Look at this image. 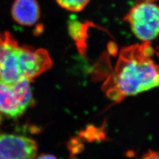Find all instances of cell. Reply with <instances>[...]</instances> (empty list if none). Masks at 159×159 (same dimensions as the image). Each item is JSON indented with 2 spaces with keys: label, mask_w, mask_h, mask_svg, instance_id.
Returning a JSON list of instances; mask_svg holds the SVG:
<instances>
[{
  "label": "cell",
  "mask_w": 159,
  "mask_h": 159,
  "mask_svg": "<svg viewBox=\"0 0 159 159\" xmlns=\"http://www.w3.org/2000/svg\"><path fill=\"white\" fill-rule=\"evenodd\" d=\"M15 21L23 26H31L39 20L41 11L36 0H15L11 7Z\"/></svg>",
  "instance_id": "obj_5"
},
{
  "label": "cell",
  "mask_w": 159,
  "mask_h": 159,
  "mask_svg": "<svg viewBox=\"0 0 159 159\" xmlns=\"http://www.w3.org/2000/svg\"><path fill=\"white\" fill-rule=\"evenodd\" d=\"M140 159H159V151L149 150L144 154Z\"/></svg>",
  "instance_id": "obj_7"
},
{
  "label": "cell",
  "mask_w": 159,
  "mask_h": 159,
  "mask_svg": "<svg viewBox=\"0 0 159 159\" xmlns=\"http://www.w3.org/2000/svg\"><path fill=\"white\" fill-rule=\"evenodd\" d=\"M155 51L148 42L123 48L112 74L103 84L107 96L120 102L159 86V65L152 58Z\"/></svg>",
  "instance_id": "obj_1"
},
{
  "label": "cell",
  "mask_w": 159,
  "mask_h": 159,
  "mask_svg": "<svg viewBox=\"0 0 159 159\" xmlns=\"http://www.w3.org/2000/svg\"><path fill=\"white\" fill-rule=\"evenodd\" d=\"M0 159H11L6 153H5L2 151L0 150Z\"/></svg>",
  "instance_id": "obj_9"
},
{
  "label": "cell",
  "mask_w": 159,
  "mask_h": 159,
  "mask_svg": "<svg viewBox=\"0 0 159 159\" xmlns=\"http://www.w3.org/2000/svg\"><path fill=\"white\" fill-rule=\"evenodd\" d=\"M35 159H58L55 156L50 154H43V155H39L36 157Z\"/></svg>",
  "instance_id": "obj_8"
},
{
  "label": "cell",
  "mask_w": 159,
  "mask_h": 159,
  "mask_svg": "<svg viewBox=\"0 0 159 159\" xmlns=\"http://www.w3.org/2000/svg\"><path fill=\"white\" fill-rule=\"evenodd\" d=\"M34 102L31 80L23 79L13 85L0 81V114L9 118L19 117Z\"/></svg>",
  "instance_id": "obj_4"
},
{
  "label": "cell",
  "mask_w": 159,
  "mask_h": 159,
  "mask_svg": "<svg viewBox=\"0 0 159 159\" xmlns=\"http://www.w3.org/2000/svg\"><path fill=\"white\" fill-rule=\"evenodd\" d=\"M90 0H56L57 3L68 11L79 12L85 8Z\"/></svg>",
  "instance_id": "obj_6"
},
{
  "label": "cell",
  "mask_w": 159,
  "mask_h": 159,
  "mask_svg": "<svg viewBox=\"0 0 159 159\" xmlns=\"http://www.w3.org/2000/svg\"><path fill=\"white\" fill-rule=\"evenodd\" d=\"M125 20L143 42L150 43L159 36V7L152 1L139 2L129 10Z\"/></svg>",
  "instance_id": "obj_3"
},
{
  "label": "cell",
  "mask_w": 159,
  "mask_h": 159,
  "mask_svg": "<svg viewBox=\"0 0 159 159\" xmlns=\"http://www.w3.org/2000/svg\"><path fill=\"white\" fill-rule=\"evenodd\" d=\"M52 66L48 51L20 47L10 34H0V81L13 85L23 79L29 80Z\"/></svg>",
  "instance_id": "obj_2"
}]
</instances>
